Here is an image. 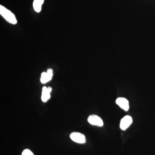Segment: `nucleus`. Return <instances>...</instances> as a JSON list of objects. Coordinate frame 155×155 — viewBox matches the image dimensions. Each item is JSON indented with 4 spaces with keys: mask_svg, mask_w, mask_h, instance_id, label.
<instances>
[{
    "mask_svg": "<svg viewBox=\"0 0 155 155\" xmlns=\"http://www.w3.org/2000/svg\"><path fill=\"white\" fill-rule=\"evenodd\" d=\"M0 14L7 22L12 24L17 23V19L14 14L2 5H0Z\"/></svg>",
    "mask_w": 155,
    "mask_h": 155,
    "instance_id": "obj_1",
    "label": "nucleus"
},
{
    "mask_svg": "<svg viewBox=\"0 0 155 155\" xmlns=\"http://www.w3.org/2000/svg\"><path fill=\"white\" fill-rule=\"evenodd\" d=\"M70 137L72 141L78 143L83 144L86 142L85 136L79 132H73L70 134Z\"/></svg>",
    "mask_w": 155,
    "mask_h": 155,
    "instance_id": "obj_2",
    "label": "nucleus"
},
{
    "mask_svg": "<svg viewBox=\"0 0 155 155\" xmlns=\"http://www.w3.org/2000/svg\"><path fill=\"white\" fill-rule=\"evenodd\" d=\"M87 121L92 125H96L99 127H102L104 125V122L102 119L97 115H91L88 117Z\"/></svg>",
    "mask_w": 155,
    "mask_h": 155,
    "instance_id": "obj_3",
    "label": "nucleus"
},
{
    "mask_svg": "<svg viewBox=\"0 0 155 155\" xmlns=\"http://www.w3.org/2000/svg\"><path fill=\"white\" fill-rule=\"evenodd\" d=\"M133 122V119L131 116H125L121 120L120 124V127L122 130H126L131 125Z\"/></svg>",
    "mask_w": 155,
    "mask_h": 155,
    "instance_id": "obj_4",
    "label": "nucleus"
},
{
    "mask_svg": "<svg viewBox=\"0 0 155 155\" xmlns=\"http://www.w3.org/2000/svg\"><path fill=\"white\" fill-rule=\"evenodd\" d=\"M53 70L51 69H48L47 72H43L41 73L40 79L41 83L45 84L51 80L53 75Z\"/></svg>",
    "mask_w": 155,
    "mask_h": 155,
    "instance_id": "obj_5",
    "label": "nucleus"
},
{
    "mask_svg": "<svg viewBox=\"0 0 155 155\" xmlns=\"http://www.w3.org/2000/svg\"><path fill=\"white\" fill-rule=\"evenodd\" d=\"M116 104L124 110L127 111L129 110V102L125 98H118L116 100Z\"/></svg>",
    "mask_w": 155,
    "mask_h": 155,
    "instance_id": "obj_6",
    "label": "nucleus"
},
{
    "mask_svg": "<svg viewBox=\"0 0 155 155\" xmlns=\"http://www.w3.org/2000/svg\"><path fill=\"white\" fill-rule=\"evenodd\" d=\"M52 88L50 87H47L44 86L42 87L41 94V100L43 102H46L51 98V93Z\"/></svg>",
    "mask_w": 155,
    "mask_h": 155,
    "instance_id": "obj_7",
    "label": "nucleus"
},
{
    "mask_svg": "<svg viewBox=\"0 0 155 155\" xmlns=\"http://www.w3.org/2000/svg\"><path fill=\"white\" fill-rule=\"evenodd\" d=\"M44 0H34L33 3L34 9L35 12L39 13L41 10L42 5Z\"/></svg>",
    "mask_w": 155,
    "mask_h": 155,
    "instance_id": "obj_8",
    "label": "nucleus"
},
{
    "mask_svg": "<svg viewBox=\"0 0 155 155\" xmlns=\"http://www.w3.org/2000/svg\"><path fill=\"white\" fill-rule=\"evenodd\" d=\"M22 155H34L33 153L29 149H25L22 152Z\"/></svg>",
    "mask_w": 155,
    "mask_h": 155,
    "instance_id": "obj_9",
    "label": "nucleus"
}]
</instances>
